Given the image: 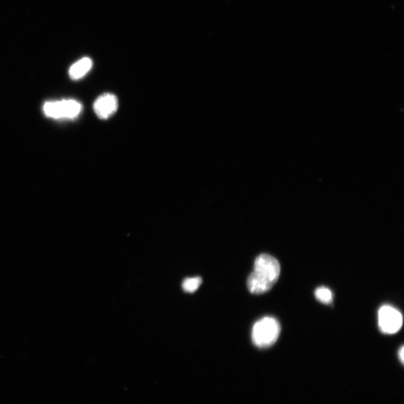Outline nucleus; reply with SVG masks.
<instances>
[{
	"mask_svg": "<svg viewBox=\"0 0 404 404\" xmlns=\"http://www.w3.org/2000/svg\"><path fill=\"white\" fill-rule=\"evenodd\" d=\"M93 67V61L88 58H83L74 63L69 69V75L73 80L83 77Z\"/></svg>",
	"mask_w": 404,
	"mask_h": 404,
	"instance_id": "nucleus-6",
	"label": "nucleus"
},
{
	"mask_svg": "<svg viewBox=\"0 0 404 404\" xmlns=\"http://www.w3.org/2000/svg\"><path fill=\"white\" fill-rule=\"evenodd\" d=\"M281 332L279 322L273 317H265L257 321L252 330L253 344L260 348H266L274 344Z\"/></svg>",
	"mask_w": 404,
	"mask_h": 404,
	"instance_id": "nucleus-2",
	"label": "nucleus"
},
{
	"mask_svg": "<svg viewBox=\"0 0 404 404\" xmlns=\"http://www.w3.org/2000/svg\"><path fill=\"white\" fill-rule=\"evenodd\" d=\"M43 111L48 117L55 119H74L81 114L82 105L72 99L50 101L44 104Z\"/></svg>",
	"mask_w": 404,
	"mask_h": 404,
	"instance_id": "nucleus-3",
	"label": "nucleus"
},
{
	"mask_svg": "<svg viewBox=\"0 0 404 404\" xmlns=\"http://www.w3.org/2000/svg\"><path fill=\"white\" fill-rule=\"evenodd\" d=\"M403 324L401 313L390 306L382 307L378 311V325L382 332L395 334L398 332Z\"/></svg>",
	"mask_w": 404,
	"mask_h": 404,
	"instance_id": "nucleus-4",
	"label": "nucleus"
},
{
	"mask_svg": "<svg viewBox=\"0 0 404 404\" xmlns=\"http://www.w3.org/2000/svg\"><path fill=\"white\" fill-rule=\"evenodd\" d=\"M316 299L323 304H331L333 299L332 292L330 289L325 287H320L314 292Z\"/></svg>",
	"mask_w": 404,
	"mask_h": 404,
	"instance_id": "nucleus-7",
	"label": "nucleus"
},
{
	"mask_svg": "<svg viewBox=\"0 0 404 404\" xmlns=\"http://www.w3.org/2000/svg\"><path fill=\"white\" fill-rule=\"evenodd\" d=\"M201 282L200 277L188 278L184 281L182 288L187 293H194L200 287Z\"/></svg>",
	"mask_w": 404,
	"mask_h": 404,
	"instance_id": "nucleus-8",
	"label": "nucleus"
},
{
	"mask_svg": "<svg viewBox=\"0 0 404 404\" xmlns=\"http://www.w3.org/2000/svg\"><path fill=\"white\" fill-rule=\"evenodd\" d=\"M280 272V264L276 258L262 254L255 261L254 271L247 281V287L252 294H264L277 283Z\"/></svg>",
	"mask_w": 404,
	"mask_h": 404,
	"instance_id": "nucleus-1",
	"label": "nucleus"
},
{
	"mask_svg": "<svg viewBox=\"0 0 404 404\" xmlns=\"http://www.w3.org/2000/svg\"><path fill=\"white\" fill-rule=\"evenodd\" d=\"M403 354H404V348L403 346H402L400 348V350L399 351V356L402 363H403V359H404Z\"/></svg>",
	"mask_w": 404,
	"mask_h": 404,
	"instance_id": "nucleus-9",
	"label": "nucleus"
},
{
	"mask_svg": "<svg viewBox=\"0 0 404 404\" xmlns=\"http://www.w3.org/2000/svg\"><path fill=\"white\" fill-rule=\"evenodd\" d=\"M118 109V99L114 95L106 93L98 97L94 104L96 115L101 119H107Z\"/></svg>",
	"mask_w": 404,
	"mask_h": 404,
	"instance_id": "nucleus-5",
	"label": "nucleus"
}]
</instances>
